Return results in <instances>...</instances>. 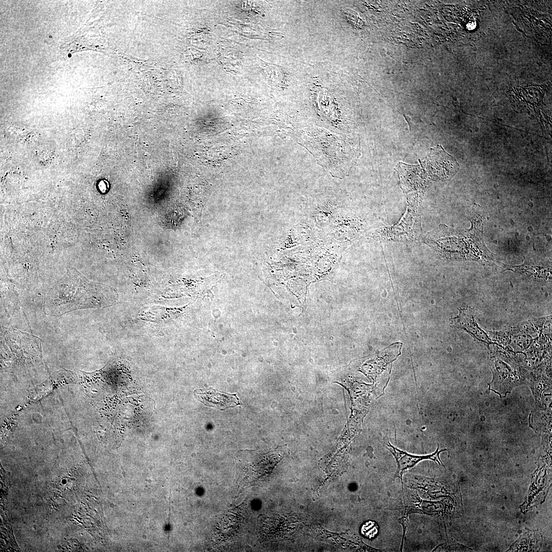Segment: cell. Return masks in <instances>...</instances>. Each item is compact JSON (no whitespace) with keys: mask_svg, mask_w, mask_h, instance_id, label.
I'll return each mask as SVG.
<instances>
[{"mask_svg":"<svg viewBox=\"0 0 552 552\" xmlns=\"http://www.w3.org/2000/svg\"><path fill=\"white\" fill-rule=\"evenodd\" d=\"M117 301L113 292L96 288L71 270L48 292L44 309L48 315L59 317L75 310L109 307Z\"/></svg>","mask_w":552,"mask_h":552,"instance_id":"1","label":"cell"},{"mask_svg":"<svg viewBox=\"0 0 552 552\" xmlns=\"http://www.w3.org/2000/svg\"><path fill=\"white\" fill-rule=\"evenodd\" d=\"M418 208L409 205L402 221L397 226L384 229L382 237L394 240L415 239L419 234L420 216Z\"/></svg>","mask_w":552,"mask_h":552,"instance_id":"2","label":"cell"},{"mask_svg":"<svg viewBox=\"0 0 552 552\" xmlns=\"http://www.w3.org/2000/svg\"><path fill=\"white\" fill-rule=\"evenodd\" d=\"M386 448L390 451L394 456L397 464V469L395 474V477L399 478L401 480L402 488H403L402 477L406 471L415 467L419 462L426 459H430L438 463L440 465L442 464L439 457L440 453L446 449L439 450V445L436 451L431 454L425 455H415L407 453L393 446L388 441L385 443Z\"/></svg>","mask_w":552,"mask_h":552,"instance_id":"3","label":"cell"},{"mask_svg":"<svg viewBox=\"0 0 552 552\" xmlns=\"http://www.w3.org/2000/svg\"><path fill=\"white\" fill-rule=\"evenodd\" d=\"M430 154L428 162L431 173L436 179L447 178L457 170L459 165L456 159L446 153L441 145L432 149Z\"/></svg>","mask_w":552,"mask_h":552,"instance_id":"4","label":"cell"},{"mask_svg":"<svg viewBox=\"0 0 552 552\" xmlns=\"http://www.w3.org/2000/svg\"><path fill=\"white\" fill-rule=\"evenodd\" d=\"M194 393L195 397L204 405L221 410L241 404L237 394H229L213 388L196 389Z\"/></svg>","mask_w":552,"mask_h":552,"instance_id":"5","label":"cell"},{"mask_svg":"<svg viewBox=\"0 0 552 552\" xmlns=\"http://www.w3.org/2000/svg\"><path fill=\"white\" fill-rule=\"evenodd\" d=\"M451 323L454 326L466 331L479 341L486 343L491 342V339L475 322L472 311L469 308L461 309L458 316L452 319Z\"/></svg>","mask_w":552,"mask_h":552,"instance_id":"6","label":"cell"},{"mask_svg":"<svg viewBox=\"0 0 552 552\" xmlns=\"http://www.w3.org/2000/svg\"><path fill=\"white\" fill-rule=\"evenodd\" d=\"M152 307L146 310V311L140 315L141 319H145L150 321L158 322L163 320H167L171 317V313H174L175 309L167 308L165 307Z\"/></svg>","mask_w":552,"mask_h":552,"instance_id":"7","label":"cell"},{"mask_svg":"<svg viewBox=\"0 0 552 552\" xmlns=\"http://www.w3.org/2000/svg\"><path fill=\"white\" fill-rule=\"evenodd\" d=\"M398 521L402 525V527H403V538H402V544H401V549H402V545H403V542H404V537H405V533L406 532V530L407 528V527H408V523H409L408 516H403V517H401L400 518L398 519Z\"/></svg>","mask_w":552,"mask_h":552,"instance_id":"8","label":"cell"}]
</instances>
